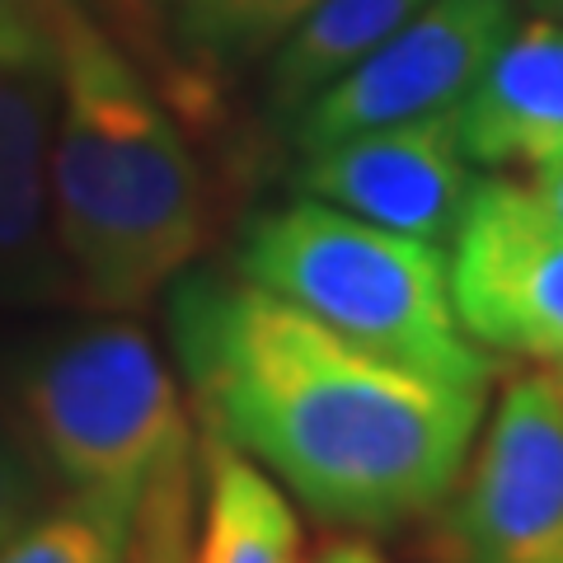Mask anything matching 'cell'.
I'll return each mask as SVG.
<instances>
[{
	"mask_svg": "<svg viewBox=\"0 0 563 563\" xmlns=\"http://www.w3.org/2000/svg\"><path fill=\"white\" fill-rule=\"evenodd\" d=\"M57 85L47 146L52 240L70 296L132 314L207 244V184L179 122L76 5L38 10Z\"/></svg>",
	"mask_w": 563,
	"mask_h": 563,
	"instance_id": "obj_2",
	"label": "cell"
},
{
	"mask_svg": "<svg viewBox=\"0 0 563 563\" xmlns=\"http://www.w3.org/2000/svg\"><path fill=\"white\" fill-rule=\"evenodd\" d=\"M455 113L470 165L536 169L563 155V24L544 14L507 33Z\"/></svg>",
	"mask_w": 563,
	"mask_h": 563,
	"instance_id": "obj_10",
	"label": "cell"
},
{
	"mask_svg": "<svg viewBox=\"0 0 563 563\" xmlns=\"http://www.w3.org/2000/svg\"><path fill=\"white\" fill-rule=\"evenodd\" d=\"M422 5L428 0H320L273 52V103L282 113H301L324 85H333L362 57H372Z\"/></svg>",
	"mask_w": 563,
	"mask_h": 563,
	"instance_id": "obj_12",
	"label": "cell"
},
{
	"mask_svg": "<svg viewBox=\"0 0 563 563\" xmlns=\"http://www.w3.org/2000/svg\"><path fill=\"white\" fill-rule=\"evenodd\" d=\"M52 493H57V484L47 479L38 455L24 446V437L10 422H0V544L14 531H24L47 507Z\"/></svg>",
	"mask_w": 563,
	"mask_h": 563,
	"instance_id": "obj_16",
	"label": "cell"
},
{
	"mask_svg": "<svg viewBox=\"0 0 563 563\" xmlns=\"http://www.w3.org/2000/svg\"><path fill=\"white\" fill-rule=\"evenodd\" d=\"M451 240V296L470 339L507 357L563 362V221L531 184L479 179Z\"/></svg>",
	"mask_w": 563,
	"mask_h": 563,
	"instance_id": "obj_6",
	"label": "cell"
},
{
	"mask_svg": "<svg viewBox=\"0 0 563 563\" xmlns=\"http://www.w3.org/2000/svg\"><path fill=\"white\" fill-rule=\"evenodd\" d=\"M57 95L38 70H0V301L70 291L52 240L47 146Z\"/></svg>",
	"mask_w": 563,
	"mask_h": 563,
	"instance_id": "obj_9",
	"label": "cell"
},
{
	"mask_svg": "<svg viewBox=\"0 0 563 563\" xmlns=\"http://www.w3.org/2000/svg\"><path fill=\"white\" fill-rule=\"evenodd\" d=\"M202 507L192 563H301V521L273 474L221 432H202Z\"/></svg>",
	"mask_w": 563,
	"mask_h": 563,
	"instance_id": "obj_11",
	"label": "cell"
},
{
	"mask_svg": "<svg viewBox=\"0 0 563 563\" xmlns=\"http://www.w3.org/2000/svg\"><path fill=\"white\" fill-rule=\"evenodd\" d=\"M531 192L540 198V207L550 211V217L563 221V155H554V161L536 165V179H531Z\"/></svg>",
	"mask_w": 563,
	"mask_h": 563,
	"instance_id": "obj_18",
	"label": "cell"
},
{
	"mask_svg": "<svg viewBox=\"0 0 563 563\" xmlns=\"http://www.w3.org/2000/svg\"><path fill=\"white\" fill-rule=\"evenodd\" d=\"M10 428L66 493L136 507L155 474L192 455V428L161 347L132 320L33 339L5 372Z\"/></svg>",
	"mask_w": 563,
	"mask_h": 563,
	"instance_id": "obj_4",
	"label": "cell"
},
{
	"mask_svg": "<svg viewBox=\"0 0 563 563\" xmlns=\"http://www.w3.org/2000/svg\"><path fill=\"white\" fill-rule=\"evenodd\" d=\"M314 563H385L366 540H333Z\"/></svg>",
	"mask_w": 563,
	"mask_h": 563,
	"instance_id": "obj_19",
	"label": "cell"
},
{
	"mask_svg": "<svg viewBox=\"0 0 563 563\" xmlns=\"http://www.w3.org/2000/svg\"><path fill=\"white\" fill-rule=\"evenodd\" d=\"M192 488H198L192 455L155 474L136 503L128 563H192V517H198Z\"/></svg>",
	"mask_w": 563,
	"mask_h": 563,
	"instance_id": "obj_15",
	"label": "cell"
},
{
	"mask_svg": "<svg viewBox=\"0 0 563 563\" xmlns=\"http://www.w3.org/2000/svg\"><path fill=\"white\" fill-rule=\"evenodd\" d=\"M507 33L512 0H428L372 57L343 70L296 113V141L301 151H320L352 132L455 109Z\"/></svg>",
	"mask_w": 563,
	"mask_h": 563,
	"instance_id": "obj_7",
	"label": "cell"
},
{
	"mask_svg": "<svg viewBox=\"0 0 563 563\" xmlns=\"http://www.w3.org/2000/svg\"><path fill=\"white\" fill-rule=\"evenodd\" d=\"M240 273L372 357L461 390H488L493 362L455 314L442 244L301 198L263 211L244 231Z\"/></svg>",
	"mask_w": 563,
	"mask_h": 563,
	"instance_id": "obj_3",
	"label": "cell"
},
{
	"mask_svg": "<svg viewBox=\"0 0 563 563\" xmlns=\"http://www.w3.org/2000/svg\"><path fill=\"white\" fill-rule=\"evenodd\" d=\"M47 62L43 29L29 24L10 0H0V70H38Z\"/></svg>",
	"mask_w": 563,
	"mask_h": 563,
	"instance_id": "obj_17",
	"label": "cell"
},
{
	"mask_svg": "<svg viewBox=\"0 0 563 563\" xmlns=\"http://www.w3.org/2000/svg\"><path fill=\"white\" fill-rule=\"evenodd\" d=\"M455 109L352 132L333 146L306 151L301 188L385 231L446 244L474 188Z\"/></svg>",
	"mask_w": 563,
	"mask_h": 563,
	"instance_id": "obj_8",
	"label": "cell"
},
{
	"mask_svg": "<svg viewBox=\"0 0 563 563\" xmlns=\"http://www.w3.org/2000/svg\"><path fill=\"white\" fill-rule=\"evenodd\" d=\"M544 10H550V20L563 24V0H544Z\"/></svg>",
	"mask_w": 563,
	"mask_h": 563,
	"instance_id": "obj_20",
	"label": "cell"
},
{
	"mask_svg": "<svg viewBox=\"0 0 563 563\" xmlns=\"http://www.w3.org/2000/svg\"><path fill=\"white\" fill-rule=\"evenodd\" d=\"M554 380H559V395H563V362L554 366Z\"/></svg>",
	"mask_w": 563,
	"mask_h": 563,
	"instance_id": "obj_21",
	"label": "cell"
},
{
	"mask_svg": "<svg viewBox=\"0 0 563 563\" xmlns=\"http://www.w3.org/2000/svg\"><path fill=\"white\" fill-rule=\"evenodd\" d=\"M428 563H563V395L554 372L498 395L470 461L437 503Z\"/></svg>",
	"mask_w": 563,
	"mask_h": 563,
	"instance_id": "obj_5",
	"label": "cell"
},
{
	"mask_svg": "<svg viewBox=\"0 0 563 563\" xmlns=\"http://www.w3.org/2000/svg\"><path fill=\"white\" fill-rule=\"evenodd\" d=\"M174 343L207 428L352 531L432 517L484 422L488 390L372 357L254 282H188Z\"/></svg>",
	"mask_w": 563,
	"mask_h": 563,
	"instance_id": "obj_1",
	"label": "cell"
},
{
	"mask_svg": "<svg viewBox=\"0 0 563 563\" xmlns=\"http://www.w3.org/2000/svg\"><path fill=\"white\" fill-rule=\"evenodd\" d=\"M320 0H188L184 29L192 47L221 62H250L277 47Z\"/></svg>",
	"mask_w": 563,
	"mask_h": 563,
	"instance_id": "obj_14",
	"label": "cell"
},
{
	"mask_svg": "<svg viewBox=\"0 0 563 563\" xmlns=\"http://www.w3.org/2000/svg\"><path fill=\"white\" fill-rule=\"evenodd\" d=\"M136 507L57 488L24 531L0 544V563H128Z\"/></svg>",
	"mask_w": 563,
	"mask_h": 563,
	"instance_id": "obj_13",
	"label": "cell"
}]
</instances>
